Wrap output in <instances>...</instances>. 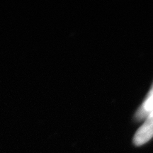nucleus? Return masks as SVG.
<instances>
[{"instance_id": "nucleus-1", "label": "nucleus", "mask_w": 153, "mask_h": 153, "mask_svg": "<svg viewBox=\"0 0 153 153\" xmlns=\"http://www.w3.org/2000/svg\"><path fill=\"white\" fill-rule=\"evenodd\" d=\"M153 137V112L145 118V122L136 131L133 143L137 146L144 145Z\"/></svg>"}, {"instance_id": "nucleus-2", "label": "nucleus", "mask_w": 153, "mask_h": 153, "mask_svg": "<svg viewBox=\"0 0 153 153\" xmlns=\"http://www.w3.org/2000/svg\"><path fill=\"white\" fill-rule=\"evenodd\" d=\"M152 112H153V84L146 98L135 113V120H141L145 119Z\"/></svg>"}]
</instances>
